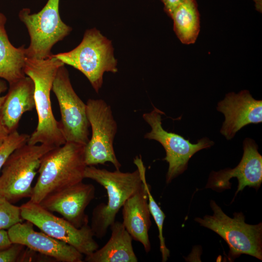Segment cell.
<instances>
[{
  "label": "cell",
  "instance_id": "1",
  "mask_svg": "<svg viewBox=\"0 0 262 262\" xmlns=\"http://www.w3.org/2000/svg\"><path fill=\"white\" fill-rule=\"evenodd\" d=\"M63 65L64 64L53 54L45 59H26L24 73L34 83L35 108L38 116L37 125L30 135L29 144H42L56 147L66 142L60 122L53 114L50 101L54 78L59 68Z\"/></svg>",
  "mask_w": 262,
  "mask_h": 262
},
{
  "label": "cell",
  "instance_id": "2",
  "mask_svg": "<svg viewBox=\"0 0 262 262\" xmlns=\"http://www.w3.org/2000/svg\"><path fill=\"white\" fill-rule=\"evenodd\" d=\"M85 145L66 142L42 158L29 201L40 203L49 195L82 181L87 166Z\"/></svg>",
  "mask_w": 262,
  "mask_h": 262
},
{
  "label": "cell",
  "instance_id": "3",
  "mask_svg": "<svg viewBox=\"0 0 262 262\" xmlns=\"http://www.w3.org/2000/svg\"><path fill=\"white\" fill-rule=\"evenodd\" d=\"M84 179L96 181L106 190L107 204L100 203L93 209L90 227L94 236L104 237L125 202L142 185V181L137 169L132 172H122L120 169L110 171L94 166L86 167Z\"/></svg>",
  "mask_w": 262,
  "mask_h": 262
},
{
  "label": "cell",
  "instance_id": "4",
  "mask_svg": "<svg viewBox=\"0 0 262 262\" xmlns=\"http://www.w3.org/2000/svg\"><path fill=\"white\" fill-rule=\"evenodd\" d=\"M213 215L195 219L200 226L213 231L228 244V258L233 261L242 254L262 260V224L250 225L245 222L242 213H235L233 217L228 216L213 200L210 202Z\"/></svg>",
  "mask_w": 262,
  "mask_h": 262
},
{
  "label": "cell",
  "instance_id": "5",
  "mask_svg": "<svg viewBox=\"0 0 262 262\" xmlns=\"http://www.w3.org/2000/svg\"><path fill=\"white\" fill-rule=\"evenodd\" d=\"M53 56L81 72L97 93L103 84L104 73L118 70L111 41L96 28L87 30L82 42L73 49Z\"/></svg>",
  "mask_w": 262,
  "mask_h": 262
},
{
  "label": "cell",
  "instance_id": "6",
  "mask_svg": "<svg viewBox=\"0 0 262 262\" xmlns=\"http://www.w3.org/2000/svg\"><path fill=\"white\" fill-rule=\"evenodd\" d=\"M54 147L27 143L13 152L4 163L0 174V194L11 203L31 196L32 183L42 157Z\"/></svg>",
  "mask_w": 262,
  "mask_h": 262
},
{
  "label": "cell",
  "instance_id": "7",
  "mask_svg": "<svg viewBox=\"0 0 262 262\" xmlns=\"http://www.w3.org/2000/svg\"><path fill=\"white\" fill-rule=\"evenodd\" d=\"M59 0H48L42 10L31 14L30 9H21L18 16L25 25L30 37V43L26 48V57L45 59L52 54L51 49L62 40L72 28L61 19L59 11Z\"/></svg>",
  "mask_w": 262,
  "mask_h": 262
},
{
  "label": "cell",
  "instance_id": "8",
  "mask_svg": "<svg viewBox=\"0 0 262 262\" xmlns=\"http://www.w3.org/2000/svg\"><path fill=\"white\" fill-rule=\"evenodd\" d=\"M86 114L92 130L91 137L84 149L87 166L112 163L115 169L121 164L114 148V140L117 125L111 106L101 99H88L86 103Z\"/></svg>",
  "mask_w": 262,
  "mask_h": 262
},
{
  "label": "cell",
  "instance_id": "9",
  "mask_svg": "<svg viewBox=\"0 0 262 262\" xmlns=\"http://www.w3.org/2000/svg\"><path fill=\"white\" fill-rule=\"evenodd\" d=\"M163 114H164L163 112L153 106L151 112L143 115L144 120L151 128L144 138L159 142L164 148L166 156L163 160L169 164L166 182L169 183L186 170L189 160L196 153L211 147L214 142L204 137L198 140L196 144H192L189 139L187 140L175 133L168 132L162 126Z\"/></svg>",
  "mask_w": 262,
  "mask_h": 262
},
{
  "label": "cell",
  "instance_id": "10",
  "mask_svg": "<svg viewBox=\"0 0 262 262\" xmlns=\"http://www.w3.org/2000/svg\"><path fill=\"white\" fill-rule=\"evenodd\" d=\"M23 220L30 222L41 231L72 246L88 255L98 248L88 224L77 228L64 218L55 216L39 203L28 201L20 207Z\"/></svg>",
  "mask_w": 262,
  "mask_h": 262
},
{
  "label": "cell",
  "instance_id": "11",
  "mask_svg": "<svg viewBox=\"0 0 262 262\" xmlns=\"http://www.w3.org/2000/svg\"><path fill=\"white\" fill-rule=\"evenodd\" d=\"M51 91L58 102L61 114L60 127L66 142L86 145L89 140L90 127L86 103L74 91L65 65L59 68Z\"/></svg>",
  "mask_w": 262,
  "mask_h": 262
},
{
  "label": "cell",
  "instance_id": "12",
  "mask_svg": "<svg viewBox=\"0 0 262 262\" xmlns=\"http://www.w3.org/2000/svg\"><path fill=\"white\" fill-rule=\"evenodd\" d=\"M258 149L253 140L246 138L243 142V155L239 164L233 169L213 171L205 188L218 192L230 189L229 180L236 178L238 185L235 196L246 186L258 190L262 182V156Z\"/></svg>",
  "mask_w": 262,
  "mask_h": 262
},
{
  "label": "cell",
  "instance_id": "13",
  "mask_svg": "<svg viewBox=\"0 0 262 262\" xmlns=\"http://www.w3.org/2000/svg\"><path fill=\"white\" fill-rule=\"evenodd\" d=\"M95 196V188L92 184L79 182L52 193L40 203L50 212H56L77 228L88 224L86 207Z\"/></svg>",
  "mask_w": 262,
  "mask_h": 262
},
{
  "label": "cell",
  "instance_id": "14",
  "mask_svg": "<svg viewBox=\"0 0 262 262\" xmlns=\"http://www.w3.org/2000/svg\"><path fill=\"white\" fill-rule=\"evenodd\" d=\"M30 222L17 223L8 229L12 243L29 249L62 262H83V254L72 246L44 232L35 231Z\"/></svg>",
  "mask_w": 262,
  "mask_h": 262
},
{
  "label": "cell",
  "instance_id": "15",
  "mask_svg": "<svg viewBox=\"0 0 262 262\" xmlns=\"http://www.w3.org/2000/svg\"><path fill=\"white\" fill-rule=\"evenodd\" d=\"M216 109L225 116L220 132L228 140L245 126L262 122V100L254 98L246 90L227 94Z\"/></svg>",
  "mask_w": 262,
  "mask_h": 262
},
{
  "label": "cell",
  "instance_id": "16",
  "mask_svg": "<svg viewBox=\"0 0 262 262\" xmlns=\"http://www.w3.org/2000/svg\"><path fill=\"white\" fill-rule=\"evenodd\" d=\"M124 203L122 222L132 239L140 242L146 253L151 249L148 230L151 226L148 196L144 182Z\"/></svg>",
  "mask_w": 262,
  "mask_h": 262
},
{
  "label": "cell",
  "instance_id": "17",
  "mask_svg": "<svg viewBox=\"0 0 262 262\" xmlns=\"http://www.w3.org/2000/svg\"><path fill=\"white\" fill-rule=\"evenodd\" d=\"M34 92V83L27 76L9 85L0 108L1 122L9 133L17 130L23 115L35 108Z\"/></svg>",
  "mask_w": 262,
  "mask_h": 262
},
{
  "label": "cell",
  "instance_id": "18",
  "mask_svg": "<svg viewBox=\"0 0 262 262\" xmlns=\"http://www.w3.org/2000/svg\"><path fill=\"white\" fill-rule=\"evenodd\" d=\"M111 235L106 244L89 255L86 262H137L134 252L132 238L122 223L115 221L110 227Z\"/></svg>",
  "mask_w": 262,
  "mask_h": 262
},
{
  "label": "cell",
  "instance_id": "19",
  "mask_svg": "<svg viewBox=\"0 0 262 262\" xmlns=\"http://www.w3.org/2000/svg\"><path fill=\"white\" fill-rule=\"evenodd\" d=\"M6 19L0 13V78L10 85L26 76L24 67L27 57L24 45L16 48L9 41L5 28Z\"/></svg>",
  "mask_w": 262,
  "mask_h": 262
},
{
  "label": "cell",
  "instance_id": "20",
  "mask_svg": "<svg viewBox=\"0 0 262 262\" xmlns=\"http://www.w3.org/2000/svg\"><path fill=\"white\" fill-rule=\"evenodd\" d=\"M170 17L179 39L184 44H194L200 31V16L196 0H185L174 10Z\"/></svg>",
  "mask_w": 262,
  "mask_h": 262
},
{
  "label": "cell",
  "instance_id": "21",
  "mask_svg": "<svg viewBox=\"0 0 262 262\" xmlns=\"http://www.w3.org/2000/svg\"><path fill=\"white\" fill-rule=\"evenodd\" d=\"M133 163L139 171L141 179L145 183L148 196V205L150 214L153 217L157 226L159 231L160 248L162 254V262L167 261L170 256V251L166 246L164 238L163 236V225L165 215L154 199L150 191V186L147 183L146 177V167L141 156H136Z\"/></svg>",
  "mask_w": 262,
  "mask_h": 262
},
{
  "label": "cell",
  "instance_id": "22",
  "mask_svg": "<svg viewBox=\"0 0 262 262\" xmlns=\"http://www.w3.org/2000/svg\"><path fill=\"white\" fill-rule=\"evenodd\" d=\"M23 220L20 207L13 205L0 194V229H8Z\"/></svg>",
  "mask_w": 262,
  "mask_h": 262
},
{
  "label": "cell",
  "instance_id": "23",
  "mask_svg": "<svg viewBox=\"0 0 262 262\" xmlns=\"http://www.w3.org/2000/svg\"><path fill=\"white\" fill-rule=\"evenodd\" d=\"M30 135L19 133L17 130L9 133L0 146V172L6 161L16 149L26 144Z\"/></svg>",
  "mask_w": 262,
  "mask_h": 262
},
{
  "label": "cell",
  "instance_id": "24",
  "mask_svg": "<svg viewBox=\"0 0 262 262\" xmlns=\"http://www.w3.org/2000/svg\"><path fill=\"white\" fill-rule=\"evenodd\" d=\"M26 246L16 243L0 250V262H22Z\"/></svg>",
  "mask_w": 262,
  "mask_h": 262
},
{
  "label": "cell",
  "instance_id": "25",
  "mask_svg": "<svg viewBox=\"0 0 262 262\" xmlns=\"http://www.w3.org/2000/svg\"><path fill=\"white\" fill-rule=\"evenodd\" d=\"M164 6V10L170 17L176 8L185 0H161Z\"/></svg>",
  "mask_w": 262,
  "mask_h": 262
},
{
  "label": "cell",
  "instance_id": "26",
  "mask_svg": "<svg viewBox=\"0 0 262 262\" xmlns=\"http://www.w3.org/2000/svg\"><path fill=\"white\" fill-rule=\"evenodd\" d=\"M12 244L7 231L0 229V250L8 247Z\"/></svg>",
  "mask_w": 262,
  "mask_h": 262
},
{
  "label": "cell",
  "instance_id": "27",
  "mask_svg": "<svg viewBox=\"0 0 262 262\" xmlns=\"http://www.w3.org/2000/svg\"><path fill=\"white\" fill-rule=\"evenodd\" d=\"M9 134V132L1 122L0 116V146L3 143Z\"/></svg>",
  "mask_w": 262,
  "mask_h": 262
},
{
  "label": "cell",
  "instance_id": "28",
  "mask_svg": "<svg viewBox=\"0 0 262 262\" xmlns=\"http://www.w3.org/2000/svg\"><path fill=\"white\" fill-rule=\"evenodd\" d=\"M7 89V86L5 82L0 78V107L4 99L5 96H2L1 94Z\"/></svg>",
  "mask_w": 262,
  "mask_h": 262
},
{
  "label": "cell",
  "instance_id": "29",
  "mask_svg": "<svg viewBox=\"0 0 262 262\" xmlns=\"http://www.w3.org/2000/svg\"><path fill=\"white\" fill-rule=\"evenodd\" d=\"M255 2L256 3V9L259 10V11L261 10L262 8L260 7V6H261L262 5V0H255Z\"/></svg>",
  "mask_w": 262,
  "mask_h": 262
}]
</instances>
